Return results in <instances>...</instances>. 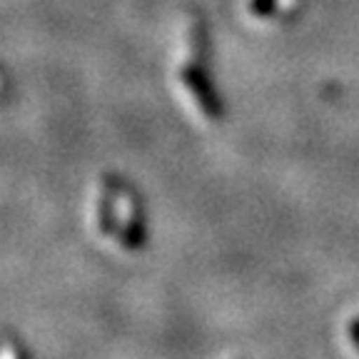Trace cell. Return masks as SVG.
Here are the masks:
<instances>
[{
  "label": "cell",
  "mask_w": 359,
  "mask_h": 359,
  "mask_svg": "<svg viewBox=\"0 0 359 359\" xmlns=\"http://www.w3.org/2000/svg\"><path fill=\"white\" fill-rule=\"evenodd\" d=\"M208 38L200 18H182L177 25L170 65V83L182 110L200 128H215L219 123V105L212 95L208 78Z\"/></svg>",
  "instance_id": "cell-1"
},
{
  "label": "cell",
  "mask_w": 359,
  "mask_h": 359,
  "mask_svg": "<svg viewBox=\"0 0 359 359\" xmlns=\"http://www.w3.org/2000/svg\"><path fill=\"white\" fill-rule=\"evenodd\" d=\"M88 232L115 255H137L145 245L140 200L125 182L100 175L88 197Z\"/></svg>",
  "instance_id": "cell-2"
},
{
  "label": "cell",
  "mask_w": 359,
  "mask_h": 359,
  "mask_svg": "<svg viewBox=\"0 0 359 359\" xmlns=\"http://www.w3.org/2000/svg\"><path fill=\"white\" fill-rule=\"evenodd\" d=\"M247 18L257 22H267L269 18H285L292 13V8H285V0H245Z\"/></svg>",
  "instance_id": "cell-3"
},
{
  "label": "cell",
  "mask_w": 359,
  "mask_h": 359,
  "mask_svg": "<svg viewBox=\"0 0 359 359\" xmlns=\"http://www.w3.org/2000/svg\"><path fill=\"white\" fill-rule=\"evenodd\" d=\"M344 339H347L349 349H352L354 357H359V320L349 322L347 330H344Z\"/></svg>",
  "instance_id": "cell-4"
},
{
  "label": "cell",
  "mask_w": 359,
  "mask_h": 359,
  "mask_svg": "<svg viewBox=\"0 0 359 359\" xmlns=\"http://www.w3.org/2000/svg\"><path fill=\"white\" fill-rule=\"evenodd\" d=\"M3 359H25L22 349L18 347L15 339H6V347H3Z\"/></svg>",
  "instance_id": "cell-5"
}]
</instances>
